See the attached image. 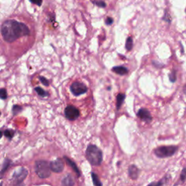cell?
I'll return each instance as SVG.
<instances>
[{
  "label": "cell",
  "instance_id": "6da1fadb",
  "mask_svg": "<svg viewBox=\"0 0 186 186\" xmlns=\"http://www.w3.org/2000/svg\"><path fill=\"white\" fill-rule=\"evenodd\" d=\"M1 33L5 41L12 43L19 38L29 35L30 30L25 23L15 20H8L2 25Z\"/></svg>",
  "mask_w": 186,
  "mask_h": 186
},
{
  "label": "cell",
  "instance_id": "7a4b0ae2",
  "mask_svg": "<svg viewBox=\"0 0 186 186\" xmlns=\"http://www.w3.org/2000/svg\"><path fill=\"white\" fill-rule=\"evenodd\" d=\"M86 157L92 165L99 166L103 162V152L97 146L90 144L86 151Z\"/></svg>",
  "mask_w": 186,
  "mask_h": 186
},
{
  "label": "cell",
  "instance_id": "3957f363",
  "mask_svg": "<svg viewBox=\"0 0 186 186\" xmlns=\"http://www.w3.org/2000/svg\"><path fill=\"white\" fill-rule=\"evenodd\" d=\"M178 147L175 145H169V146H160V147L156 148L153 151L154 154L158 158H167V157H171L178 151Z\"/></svg>",
  "mask_w": 186,
  "mask_h": 186
},
{
  "label": "cell",
  "instance_id": "277c9868",
  "mask_svg": "<svg viewBox=\"0 0 186 186\" xmlns=\"http://www.w3.org/2000/svg\"><path fill=\"white\" fill-rule=\"evenodd\" d=\"M35 170L38 176L41 178H48L51 173L50 164L46 161H37L35 164Z\"/></svg>",
  "mask_w": 186,
  "mask_h": 186
},
{
  "label": "cell",
  "instance_id": "5b68a950",
  "mask_svg": "<svg viewBox=\"0 0 186 186\" xmlns=\"http://www.w3.org/2000/svg\"><path fill=\"white\" fill-rule=\"evenodd\" d=\"M70 90L75 96H79L87 92V86L82 82H75L70 86Z\"/></svg>",
  "mask_w": 186,
  "mask_h": 186
},
{
  "label": "cell",
  "instance_id": "8992f818",
  "mask_svg": "<svg viewBox=\"0 0 186 186\" xmlns=\"http://www.w3.org/2000/svg\"><path fill=\"white\" fill-rule=\"evenodd\" d=\"M80 112L79 109L73 106H68L65 109V116L68 120L74 121L79 118Z\"/></svg>",
  "mask_w": 186,
  "mask_h": 186
},
{
  "label": "cell",
  "instance_id": "52a82bcc",
  "mask_svg": "<svg viewBox=\"0 0 186 186\" xmlns=\"http://www.w3.org/2000/svg\"><path fill=\"white\" fill-rule=\"evenodd\" d=\"M27 175H28V171L25 168H21L14 173L12 180L15 182V183H20V182H22L23 180H24Z\"/></svg>",
  "mask_w": 186,
  "mask_h": 186
},
{
  "label": "cell",
  "instance_id": "ba28073f",
  "mask_svg": "<svg viewBox=\"0 0 186 186\" xmlns=\"http://www.w3.org/2000/svg\"><path fill=\"white\" fill-rule=\"evenodd\" d=\"M50 169L54 172H61L63 170H64V163L60 158H57V159L52 162L50 164Z\"/></svg>",
  "mask_w": 186,
  "mask_h": 186
},
{
  "label": "cell",
  "instance_id": "9c48e42d",
  "mask_svg": "<svg viewBox=\"0 0 186 186\" xmlns=\"http://www.w3.org/2000/svg\"><path fill=\"white\" fill-rule=\"evenodd\" d=\"M137 116H138V117H139L141 120L147 123L151 122V120H152V116H151L149 111L145 109V108H140L138 111V113H137Z\"/></svg>",
  "mask_w": 186,
  "mask_h": 186
},
{
  "label": "cell",
  "instance_id": "30bf717a",
  "mask_svg": "<svg viewBox=\"0 0 186 186\" xmlns=\"http://www.w3.org/2000/svg\"><path fill=\"white\" fill-rule=\"evenodd\" d=\"M128 174H129V178L132 180H137L140 174V169L135 165H131L129 167L128 169Z\"/></svg>",
  "mask_w": 186,
  "mask_h": 186
},
{
  "label": "cell",
  "instance_id": "8fae6325",
  "mask_svg": "<svg viewBox=\"0 0 186 186\" xmlns=\"http://www.w3.org/2000/svg\"><path fill=\"white\" fill-rule=\"evenodd\" d=\"M112 71H113L114 73H116V74L119 75H125L128 73V69L124 66H115L112 68Z\"/></svg>",
  "mask_w": 186,
  "mask_h": 186
},
{
  "label": "cell",
  "instance_id": "7c38bea8",
  "mask_svg": "<svg viewBox=\"0 0 186 186\" xmlns=\"http://www.w3.org/2000/svg\"><path fill=\"white\" fill-rule=\"evenodd\" d=\"M62 184L64 186H73L74 185V180L70 175L65 177L62 180Z\"/></svg>",
  "mask_w": 186,
  "mask_h": 186
},
{
  "label": "cell",
  "instance_id": "4fadbf2b",
  "mask_svg": "<svg viewBox=\"0 0 186 186\" xmlns=\"http://www.w3.org/2000/svg\"><path fill=\"white\" fill-rule=\"evenodd\" d=\"M169 178V176H165L164 178H162V180H159L158 182H151V183H150L149 185H148L147 186H162L168 181Z\"/></svg>",
  "mask_w": 186,
  "mask_h": 186
},
{
  "label": "cell",
  "instance_id": "5bb4252c",
  "mask_svg": "<svg viewBox=\"0 0 186 186\" xmlns=\"http://www.w3.org/2000/svg\"><path fill=\"white\" fill-rule=\"evenodd\" d=\"M65 159H66V162H67V163L68 164V165L71 166V167H72V169H73V170H74L75 172L77 173V175H78L79 177L80 176V174H81V173H80V171L79 170L78 167H77V166L76 165V164L74 163V162H72V161H71V159H69V158H67V157H65Z\"/></svg>",
  "mask_w": 186,
  "mask_h": 186
},
{
  "label": "cell",
  "instance_id": "9a60e30c",
  "mask_svg": "<svg viewBox=\"0 0 186 186\" xmlns=\"http://www.w3.org/2000/svg\"><path fill=\"white\" fill-rule=\"evenodd\" d=\"M124 99H125V95H124V94H118L116 97V108L118 110L121 108V106H122V103H124Z\"/></svg>",
  "mask_w": 186,
  "mask_h": 186
},
{
  "label": "cell",
  "instance_id": "2e32d148",
  "mask_svg": "<svg viewBox=\"0 0 186 186\" xmlns=\"http://www.w3.org/2000/svg\"><path fill=\"white\" fill-rule=\"evenodd\" d=\"M34 90H35L36 93H37L40 97H45L49 96V93L45 91V90H43L42 88L40 87V86H37L36 88H34Z\"/></svg>",
  "mask_w": 186,
  "mask_h": 186
},
{
  "label": "cell",
  "instance_id": "e0dca14e",
  "mask_svg": "<svg viewBox=\"0 0 186 186\" xmlns=\"http://www.w3.org/2000/svg\"><path fill=\"white\" fill-rule=\"evenodd\" d=\"M92 178H93V183L95 186H102L103 184L102 182L100 181V180H99L98 176H97V174H95V173L92 172Z\"/></svg>",
  "mask_w": 186,
  "mask_h": 186
},
{
  "label": "cell",
  "instance_id": "ac0fdd59",
  "mask_svg": "<svg viewBox=\"0 0 186 186\" xmlns=\"http://www.w3.org/2000/svg\"><path fill=\"white\" fill-rule=\"evenodd\" d=\"M133 47V40L132 37H128L126 41V49L127 51H130V50Z\"/></svg>",
  "mask_w": 186,
  "mask_h": 186
},
{
  "label": "cell",
  "instance_id": "d6986e66",
  "mask_svg": "<svg viewBox=\"0 0 186 186\" xmlns=\"http://www.w3.org/2000/svg\"><path fill=\"white\" fill-rule=\"evenodd\" d=\"M10 160H8V159L5 160V162H4V164H3V165H2V169L0 170V174H1V177H2V175H3V173H4L5 171L7 170V169L8 168L9 165H10Z\"/></svg>",
  "mask_w": 186,
  "mask_h": 186
},
{
  "label": "cell",
  "instance_id": "ffe728a7",
  "mask_svg": "<svg viewBox=\"0 0 186 186\" xmlns=\"http://www.w3.org/2000/svg\"><path fill=\"white\" fill-rule=\"evenodd\" d=\"M7 98H8V92H7L6 89L2 88V89H0V99L5 100Z\"/></svg>",
  "mask_w": 186,
  "mask_h": 186
},
{
  "label": "cell",
  "instance_id": "44dd1931",
  "mask_svg": "<svg viewBox=\"0 0 186 186\" xmlns=\"http://www.w3.org/2000/svg\"><path fill=\"white\" fill-rule=\"evenodd\" d=\"M22 111V107L20 106H18V105H15L12 107V113H13V115H16L18 113H19L20 112H21Z\"/></svg>",
  "mask_w": 186,
  "mask_h": 186
},
{
  "label": "cell",
  "instance_id": "7402d4cb",
  "mask_svg": "<svg viewBox=\"0 0 186 186\" xmlns=\"http://www.w3.org/2000/svg\"><path fill=\"white\" fill-rule=\"evenodd\" d=\"M14 131L12 129H7L5 131V135L9 139H11L14 136Z\"/></svg>",
  "mask_w": 186,
  "mask_h": 186
},
{
  "label": "cell",
  "instance_id": "603a6c76",
  "mask_svg": "<svg viewBox=\"0 0 186 186\" xmlns=\"http://www.w3.org/2000/svg\"><path fill=\"white\" fill-rule=\"evenodd\" d=\"M39 80H40V82H41V84H43V85L48 86L50 85V82H49V80L47 79H46L44 77H39Z\"/></svg>",
  "mask_w": 186,
  "mask_h": 186
},
{
  "label": "cell",
  "instance_id": "cb8c5ba5",
  "mask_svg": "<svg viewBox=\"0 0 186 186\" xmlns=\"http://www.w3.org/2000/svg\"><path fill=\"white\" fill-rule=\"evenodd\" d=\"M176 79V71H175V70H173V71L171 72L170 74H169V80H170V82H175Z\"/></svg>",
  "mask_w": 186,
  "mask_h": 186
},
{
  "label": "cell",
  "instance_id": "d4e9b609",
  "mask_svg": "<svg viewBox=\"0 0 186 186\" xmlns=\"http://www.w3.org/2000/svg\"><path fill=\"white\" fill-rule=\"evenodd\" d=\"M185 180H186V167H185L183 169H182L181 174H180V180L184 182L185 181Z\"/></svg>",
  "mask_w": 186,
  "mask_h": 186
},
{
  "label": "cell",
  "instance_id": "484cf974",
  "mask_svg": "<svg viewBox=\"0 0 186 186\" xmlns=\"http://www.w3.org/2000/svg\"><path fill=\"white\" fill-rule=\"evenodd\" d=\"M95 2V4L97 5V6L100 7V8H106V4L105 3V2L102 1V0H99V1H96V2Z\"/></svg>",
  "mask_w": 186,
  "mask_h": 186
},
{
  "label": "cell",
  "instance_id": "4316f807",
  "mask_svg": "<svg viewBox=\"0 0 186 186\" xmlns=\"http://www.w3.org/2000/svg\"><path fill=\"white\" fill-rule=\"evenodd\" d=\"M32 4L37 5V6H41L42 4V0H29Z\"/></svg>",
  "mask_w": 186,
  "mask_h": 186
},
{
  "label": "cell",
  "instance_id": "83f0119b",
  "mask_svg": "<svg viewBox=\"0 0 186 186\" xmlns=\"http://www.w3.org/2000/svg\"><path fill=\"white\" fill-rule=\"evenodd\" d=\"M113 23V20L112 18L111 17H108L107 18L106 20V25H108V26H111L112 23Z\"/></svg>",
  "mask_w": 186,
  "mask_h": 186
},
{
  "label": "cell",
  "instance_id": "f1b7e54d",
  "mask_svg": "<svg viewBox=\"0 0 186 186\" xmlns=\"http://www.w3.org/2000/svg\"><path fill=\"white\" fill-rule=\"evenodd\" d=\"M14 186H23L22 182H20V183H16Z\"/></svg>",
  "mask_w": 186,
  "mask_h": 186
},
{
  "label": "cell",
  "instance_id": "f546056e",
  "mask_svg": "<svg viewBox=\"0 0 186 186\" xmlns=\"http://www.w3.org/2000/svg\"><path fill=\"white\" fill-rule=\"evenodd\" d=\"M183 93H185V95H186V84L183 86Z\"/></svg>",
  "mask_w": 186,
  "mask_h": 186
},
{
  "label": "cell",
  "instance_id": "4dcf8cb0",
  "mask_svg": "<svg viewBox=\"0 0 186 186\" xmlns=\"http://www.w3.org/2000/svg\"><path fill=\"white\" fill-rule=\"evenodd\" d=\"M2 135H3V134H2V132L0 131V138H1L2 137Z\"/></svg>",
  "mask_w": 186,
  "mask_h": 186
},
{
  "label": "cell",
  "instance_id": "1f68e13d",
  "mask_svg": "<svg viewBox=\"0 0 186 186\" xmlns=\"http://www.w3.org/2000/svg\"><path fill=\"white\" fill-rule=\"evenodd\" d=\"M2 183H1V184H0V186H2Z\"/></svg>",
  "mask_w": 186,
  "mask_h": 186
},
{
  "label": "cell",
  "instance_id": "d6a6232c",
  "mask_svg": "<svg viewBox=\"0 0 186 186\" xmlns=\"http://www.w3.org/2000/svg\"><path fill=\"white\" fill-rule=\"evenodd\" d=\"M0 115H1V113H0Z\"/></svg>",
  "mask_w": 186,
  "mask_h": 186
}]
</instances>
